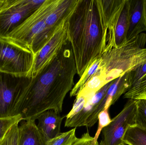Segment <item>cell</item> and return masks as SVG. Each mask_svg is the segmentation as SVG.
I'll list each match as a JSON object with an SVG mask.
<instances>
[{"mask_svg": "<svg viewBox=\"0 0 146 145\" xmlns=\"http://www.w3.org/2000/svg\"><path fill=\"white\" fill-rule=\"evenodd\" d=\"M76 73L72 48L68 41L51 62L31 77L13 116L21 115L23 121H36L47 111L61 113L64 99L73 89Z\"/></svg>", "mask_w": 146, "mask_h": 145, "instance_id": "1", "label": "cell"}, {"mask_svg": "<svg viewBox=\"0 0 146 145\" xmlns=\"http://www.w3.org/2000/svg\"><path fill=\"white\" fill-rule=\"evenodd\" d=\"M66 21L68 41L80 77L104 52V32L97 0H78Z\"/></svg>", "mask_w": 146, "mask_h": 145, "instance_id": "2", "label": "cell"}, {"mask_svg": "<svg viewBox=\"0 0 146 145\" xmlns=\"http://www.w3.org/2000/svg\"><path fill=\"white\" fill-rule=\"evenodd\" d=\"M146 34L141 33L120 47L104 52L99 70L106 82L114 81L146 63Z\"/></svg>", "mask_w": 146, "mask_h": 145, "instance_id": "3", "label": "cell"}, {"mask_svg": "<svg viewBox=\"0 0 146 145\" xmlns=\"http://www.w3.org/2000/svg\"><path fill=\"white\" fill-rule=\"evenodd\" d=\"M60 0H45V2L21 25L5 39L27 49L36 54L48 42L56 30L49 29L45 21Z\"/></svg>", "mask_w": 146, "mask_h": 145, "instance_id": "4", "label": "cell"}, {"mask_svg": "<svg viewBox=\"0 0 146 145\" xmlns=\"http://www.w3.org/2000/svg\"><path fill=\"white\" fill-rule=\"evenodd\" d=\"M34 54L13 42L0 39V73L31 77Z\"/></svg>", "mask_w": 146, "mask_h": 145, "instance_id": "5", "label": "cell"}, {"mask_svg": "<svg viewBox=\"0 0 146 145\" xmlns=\"http://www.w3.org/2000/svg\"><path fill=\"white\" fill-rule=\"evenodd\" d=\"M45 0H7L0 9V39H5L33 13Z\"/></svg>", "mask_w": 146, "mask_h": 145, "instance_id": "6", "label": "cell"}, {"mask_svg": "<svg viewBox=\"0 0 146 145\" xmlns=\"http://www.w3.org/2000/svg\"><path fill=\"white\" fill-rule=\"evenodd\" d=\"M114 81L108 83L92 97L88 98L84 106L74 113L68 114L65 127L76 128L84 126L91 128L98 121L99 114L106 110L104 98Z\"/></svg>", "mask_w": 146, "mask_h": 145, "instance_id": "7", "label": "cell"}, {"mask_svg": "<svg viewBox=\"0 0 146 145\" xmlns=\"http://www.w3.org/2000/svg\"><path fill=\"white\" fill-rule=\"evenodd\" d=\"M31 77L0 73V117L13 116V112Z\"/></svg>", "mask_w": 146, "mask_h": 145, "instance_id": "8", "label": "cell"}, {"mask_svg": "<svg viewBox=\"0 0 146 145\" xmlns=\"http://www.w3.org/2000/svg\"><path fill=\"white\" fill-rule=\"evenodd\" d=\"M136 100L129 99L122 110L102 130L99 145H122L128 129L135 125Z\"/></svg>", "mask_w": 146, "mask_h": 145, "instance_id": "9", "label": "cell"}, {"mask_svg": "<svg viewBox=\"0 0 146 145\" xmlns=\"http://www.w3.org/2000/svg\"><path fill=\"white\" fill-rule=\"evenodd\" d=\"M66 20V19L61 23L48 42L34 55L31 77L36 76L41 70L51 62L68 42Z\"/></svg>", "mask_w": 146, "mask_h": 145, "instance_id": "10", "label": "cell"}, {"mask_svg": "<svg viewBox=\"0 0 146 145\" xmlns=\"http://www.w3.org/2000/svg\"><path fill=\"white\" fill-rule=\"evenodd\" d=\"M126 0H97L104 32V52L112 49L113 35Z\"/></svg>", "mask_w": 146, "mask_h": 145, "instance_id": "11", "label": "cell"}, {"mask_svg": "<svg viewBox=\"0 0 146 145\" xmlns=\"http://www.w3.org/2000/svg\"><path fill=\"white\" fill-rule=\"evenodd\" d=\"M146 0H129L127 40L146 31Z\"/></svg>", "mask_w": 146, "mask_h": 145, "instance_id": "12", "label": "cell"}, {"mask_svg": "<svg viewBox=\"0 0 146 145\" xmlns=\"http://www.w3.org/2000/svg\"><path fill=\"white\" fill-rule=\"evenodd\" d=\"M65 116L54 110H48L42 114L37 120L38 128L46 142L60 133L61 126Z\"/></svg>", "mask_w": 146, "mask_h": 145, "instance_id": "13", "label": "cell"}, {"mask_svg": "<svg viewBox=\"0 0 146 145\" xmlns=\"http://www.w3.org/2000/svg\"><path fill=\"white\" fill-rule=\"evenodd\" d=\"M36 121H24L19 125V145H46Z\"/></svg>", "mask_w": 146, "mask_h": 145, "instance_id": "14", "label": "cell"}, {"mask_svg": "<svg viewBox=\"0 0 146 145\" xmlns=\"http://www.w3.org/2000/svg\"><path fill=\"white\" fill-rule=\"evenodd\" d=\"M78 0H60L45 21L48 28L55 30L61 23L67 18L76 6Z\"/></svg>", "mask_w": 146, "mask_h": 145, "instance_id": "15", "label": "cell"}, {"mask_svg": "<svg viewBox=\"0 0 146 145\" xmlns=\"http://www.w3.org/2000/svg\"><path fill=\"white\" fill-rule=\"evenodd\" d=\"M130 72L115 79L108 89L104 98L106 110H109L123 94H124L131 88Z\"/></svg>", "mask_w": 146, "mask_h": 145, "instance_id": "16", "label": "cell"}, {"mask_svg": "<svg viewBox=\"0 0 146 145\" xmlns=\"http://www.w3.org/2000/svg\"><path fill=\"white\" fill-rule=\"evenodd\" d=\"M106 84L107 83L106 82L98 70L77 94L76 96L90 98L94 95Z\"/></svg>", "mask_w": 146, "mask_h": 145, "instance_id": "17", "label": "cell"}, {"mask_svg": "<svg viewBox=\"0 0 146 145\" xmlns=\"http://www.w3.org/2000/svg\"><path fill=\"white\" fill-rule=\"evenodd\" d=\"M101 60V57L97 59L85 70L78 82L74 86L71 90L70 94V97L76 96L82 89L96 73L99 69Z\"/></svg>", "mask_w": 146, "mask_h": 145, "instance_id": "18", "label": "cell"}, {"mask_svg": "<svg viewBox=\"0 0 146 145\" xmlns=\"http://www.w3.org/2000/svg\"><path fill=\"white\" fill-rule=\"evenodd\" d=\"M123 143L128 145H146V130L134 125L129 127L124 137Z\"/></svg>", "mask_w": 146, "mask_h": 145, "instance_id": "19", "label": "cell"}, {"mask_svg": "<svg viewBox=\"0 0 146 145\" xmlns=\"http://www.w3.org/2000/svg\"><path fill=\"white\" fill-rule=\"evenodd\" d=\"M123 98L134 100L146 99V74L137 84L124 94Z\"/></svg>", "mask_w": 146, "mask_h": 145, "instance_id": "20", "label": "cell"}, {"mask_svg": "<svg viewBox=\"0 0 146 145\" xmlns=\"http://www.w3.org/2000/svg\"><path fill=\"white\" fill-rule=\"evenodd\" d=\"M76 129L74 128L68 132L60 133L54 138L46 142V145H72L77 140L76 136Z\"/></svg>", "mask_w": 146, "mask_h": 145, "instance_id": "21", "label": "cell"}, {"mask_svg": "<svg viewBox=\"0 0 146 145\" xmlns=\"http://www.w3.org/2000/svg\"><path fill=\"white\" fill-rule=\"evenodd\" d=\"M135 100V125L146 130V99Z\"/></svg>", "mask_w": 146, "mask_h": 145, "instance_id": "22", "label": "cell"}, {"mask_svg": "<svg viewBox=\"0 0 146 145\" xmlns=\"http://www.w3.org/2000/svg\"><path fill=\"white\" fill-rule=\"evenodd\" d=\"M22 121L21 115L7 117H0V142L13 125Z\"/></svg>", "mask_w": 146, "mask_h": 145, "instance_id": "23", "label": "cell"}, {"mask_svg": "<svg viewBox=\"0 0 146 145\" xmlns=\"http://www.w3.org/2000/svg\"><path fill=\"white\" fill-rule=\"evenodd\" d=\"M13 126L0 142V145H19V123Z\"/></svg>", "mask_w": 146, "mask_h": 145, "instance_id": "24", "label": "cell"}, {"mask_svg": "<svg viewBox=\"0 0 146 145\" xmlns=\"http://www.w3.org/2000/svg\"><path fill=\"white\" fill-rule=\"evenodd\" d=\"M98 120L99 121L98 127L95 136L94 137V143L98 142L99 136L102 132V129L108 126L111 122V120L109 115V110H106L100 112L98 117Z\"/></svg>", "mask_w": 146, "mask_h": 145, "instance_id": "25", "label": "cell"}, {"mask_svg": "<svg viewBox=\"0 0 146 145\" xmlns=\"http://www.w3.org/2000/svg\"><path fill=\"white\" fill-rule=\"evenodd\" d=\"M146 74V63H144L130 72L129 80L131 88L138 83Z\"/></svg>", "mask_w": 146, "mask_h": 145, "instance_id": "26", "label": "cell"}, {"mask_svg": "<svg viewBox=\"0 0 146 145\" xmlns=\"http://www.w3.org/2000/svg\"><path fill=\"white\" fill-rule=\"evenodd\" d=\"M72 145H99L98 142L94 143V138L90 136L88 132L84 133L80 138L77 139Z\"/></svg>", "mask_w": 146, "mask_h": 145, "instance_id": "27", "label": "cell"}, {"mask_svg": "<svg viewBox=\"0 0 146 145\" xmlns=\"http://www.w3.org/2000/svg\"><path fill=\"white\" fill-rule=\"evenodd\" d=\"M7 0H0V9L6 3Z\"/></svg>", "mask_w": 146, "mask_h": 145, "instance_id": "28", "label": "cell"}, {"mask_svg": "<svg viewBox=\"0 0 146 145\" xmlns=\"http://www.w3.org/2000/svg\"></svg>", "mask_w": 146, "mask_h": 145, "instance_id": "29", "label": "cell"}, {"mask_svg": "<svg viewBox=\"0 0 146 145\" xmlns=\"http://www.w3.org/2000/svg\"><path fill=\"white\" fill-rule=\"evenodd\" d=\"M127 145L125 144H123V145Z\"/></svg>", "mask_w": 146, "mask_h": 145, "instance_id": "30", "label": "cell"}]
</instances>
